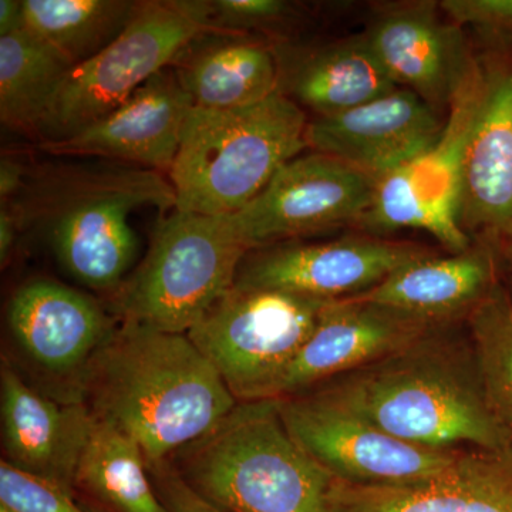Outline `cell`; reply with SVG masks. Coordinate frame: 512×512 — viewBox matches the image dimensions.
Wrapping results in <instances>:
<instances>
[{
	"instance_id": "6da1fadb",
	"label": "cell",
	"mask_w": 512,
	"mask_h": 512,
	"mask_svg": "<svg viewBox=\"0 0 512 512\" xmlns=\"http://www.w3.org/2000/svg\"><path fill=\"white\" fill-rule=\"evenodd\" d=\"M97 420L136 441L148 464L163 463L237 407L187 333L121 323L77 380Z\"/></svg>"
},
{
	"instance_id": "7a4b0ae2",
	"label": "cell",
	"mask_w": 512,
	"mask_h": 512,
	"mask_svg": "<svg viewBox=\"0 0 512 512\" xmlns=\"http://www.w3.org/2000/svg\"><path fill=\"white\" fill-rule=\"evenodd\" d=\"M311 390L416 446L512 447L485 392L466 323L431 330L407 348Z\"/></svg>"
},
{
	"instance_id": "3957f363",
	"label": "cell",
	"mask_w": 512,
	"mask_h": 512,
	"mask_svg": "<svg viewBox=\"0 0 512 512\" xmlns=\"http://www.w3.org/2000/svg\"><path fill=\"white\" fill-rule=\"evenodd\" d=\"M174 470L225 512H329L335 483L293 440L278 399L238 403L218 426L178 451Z\"/></svg>"
},
{
	"instance_id": "277c9868",
	"label": "cell",
	"mask_w": 512,
	"mask_h": 512,
	"mask_svg": "<svg viewBox=\"0 0 512 512\" xmlns=\"http://www.w3.org/2000/svg\"><path fill=\"white\" fill-rule=\"evenodd\" d=\"M308 124V113L281 90L241 109L192 107L168 171L175 210L211 217L241 211L309 150Z\"/></svg>"
},
{
	"instance_id": "5b68a950",
	"label": "cell",
	"mask_w": 512,
	"mask_h": 512,
	"mask_svg": "<svg viewBox=\"0 0 512 512\" xmlns=\"http://www.w3.org/2000/svg\"><path fill=\"white\" fill-rule=\"evenodd\" d=\"M55 177L25 212L42 218L57 259L73 278L92 289L116 291L138 254L128 217L144 205L175 208L170 181L140 167Z\"/></svg>"
},
{
	"instance_id": "8992f818",
	"label": "cell",
	"mask_w": 512,
	"mask_h": 512,
	"mask_svg": "<svg viewBox=\"0 0 512 512\" xmlns=\"http://www.w3.org/2000/svg\"><path fill=\"white\" fill-rule=\"evenodd\" d=\"M249 254L228 215L175 210L158 224L146 258L114 291L121 323L187 333L235 284Z\"/></svg>"
},
{
	"instance_id": "52a82bcc",
	"label": "cell",
	"mask_w": 512,
	"mask_h": 512,
	"mask_svg": "<svg viewBox=\"0 0 512 512\" xmlns=\"http://www.w3.org/2000/svg\"><path fill=\"white\" fill-rule=\"evenodd\" d=\"M212 29L211 2H138L124 32L67 74L37 130L42 143L72 137L109 116Z\"/></svg>"
},
{
	"instance_id": "ba28073f",
	"label": "cell",
	"mask_w": 512,
	"mask_h": 512,
	"mask_svg": "<svg viewBox=\"0 0 512 512\" xmlns=\"http://www.w3.org/2000/svg\"><path fill=\"white\" fill-rule=\"evenodd\" d=\"M329 302L234 285L187 336L238 403L272 400Z\"/></svg>"
},
{
	"instance_id": "9c48e42d",
	"label": "cell",
	"mask_w": 512,
	"mask_h": 512,
	"mask_svg": "<svg viewBox=\"0 0 512 512\" xmlns=\"http://www.w3.org/2000/svg\"><path fill=\"white\" fill-rule=\"evenodd\" d=\"M377 180L328 154H301L247 207L228 215L248 251L343 227H362Z\"/></svg>"
},
{
	"instance_id": "30bf717a",
	"label": "cell",
	"mask_w": 512,
	"mask_h": 512,
	"mask_svg": "<svg viewBox=\"0 0 512 512\" xmlns=\"http://www.w3.org/2000/svg\"><path fill=\"white\" fill-rule=\"evenodd\" d=\"M278 406L293 440L342 483L390 485L424 480L446 470L461 451L397 439L316 390L282 397Z\"/></svg>"
},
{
	"instance_id": "8fae6325",
	"label": "cell",
	"mask_w": 512,
	"mask_h": 512,
	"mask_svg": "<svg viewBox=\"0 0 512 512\" xmlns=\"http://www.w3.org/2000/svg\"><path fill=\"white\" fill-rule=\"evenodd\" d=\"M485 70L478 66L450 109L443 137L429 153L377 181L375 201L363 232L383 237L399 229H423L448 252H463L474 241L457 221L461 161L471 123L483 99Z\"/></svg>"
},
{
	"instance_id": "7c38bea8",
	"label": "cell",
	"mask_w": 512,
	"mask_h": 512,
	"mask_svg": "<svg viewBox=\"0 0 512 512\" xmlns=\"http://www.w3.org/2000/svg\"><path fill=\"white\" fill-rule=\"evenodd\" d=\"M430 252L369 232L312 244L284 242L249 252L234 285L340 301L369 292L399 266Z\"/></svg>"
},
{
	"instance_id": "4fadbf2b",
	"label": "cell",
	"mask_w": 512,
	"mask_h": 512,
	"mask_svg": "<svg viewBox=\"0 0 512 512\" xmlns=\"http://www.w3.org/2000/svg\"><path fill=\"white\" fill-rule=\"evenodd\" d=\"M397 87L433 109H451L478 66L466 33L441 12L440 2H379L363 30Z\"/></svg>"
},
{
	"instance_id": "5bb4252c",
	"label": "cell",
	"mask_w": 512,
	"mask_h": 512,
	"mask_svg": "<svg viewBox=\"0 0 512 512\" xmlns=\"http://www.w3.org/2000/svg\"><path fill=\"white\" fill-rule=\"evenodd\" d=\"M480 56L485 86L464 146L457 221L491 245L512 231V55L507 46Z\"/></svg>"
},
{
	"instance_id": "9a60e30c",
	"label": "cell",
	"mask_w": 512,
	"mask_h": 512,
	"mask_svg": "<svg viewBox=\"0 0 512 512\" xmlns=\"http://www.w3.org/2000/svg\"><path fill=\"white\" fill-rule=\"evenodd\" d=\"M446 123L440 111L399 87L355 109L311 117L306 143L379 181L429 153Z\"/></svg>"
},
{
	"instance_id": "2e32d148",
	"label": "cell",
	"mask_w": 512,
	"mask_h": 512,
	"mask_svg": "<svg viewBox=\"0 0 512 512\" xmlns=\"http://www.w3.org/2000/svg\"><path fill=\"white\" fill-rule=\"evenodd\" d=\"M437 328L441 326L359 298L329 302L279 384L276 399L308 392L375 363Z\"/></svg>"
},
{
	"instance_id": "e0dca14e",
	"label": "cell",
	"mask_w": 512,
	"mask_h": 512,
	"mask_svg": "<svg viewBox=\"0 0 512 512\" xmlns=\"http://www.w3.org/2000/svg\"><path fill=\"white\" fill-rule=\"evenodd\" d=\"M192 107L194 101L175 72L163 70L109 116L40 148L56 156L103 157L158 173L170 171Z\"/></svg>"
},
{
	"instance_id": "ac0fdd59",
	"label": "cell",
	"mask_w": 512,
	"mask_h": 512,
	"mask_svg": "<svg viewBox=\"0 0 512 512\" xmlns=\"http://www.w3.org/2000/svg\"><path fill=\"white\" fill-rule=\"evenodd\" d=\"M329 512H512V447L461 450L446 470L412 483L335 480Z\"/></svg>"
},
{
	"instance_id": "d6986e66",
	"label": "cell",
	"mask_w": 512,
	"mask_h": 512,
	"mask_svg": "<svg viewBox=\"0 0 512 512\" xmlns=\"http://www.w3.org/2000/svg\"><path fill=\"white\" fill-rule=\"evenodd\" d=\"M0 399L6 463L73 491L96 421L89 407L82 400L59 403L36 392L5 357Z\"/></svg>"
},
{
	"instance_id": "ffe728a7",
	"label": "cell",
	"mask_w": 512,
	"mask_h": 512,
	"mask_svg": "<svg viewBox=\"0 0 512 512\" xmlns=\"http://www.w3.org/2000/svg\"><path fill=\"white\" fill-rule=\"evenodd\" d=\"M10 330L25 355L77 380L117 326L92 296L47 279L28 282L9 303Z\"/></svg>"
},
{
	"instance_id": "44dd1931",
	"label": "cell",
	"mask_w": 512,
	"mask_h": 512,
	"mask_svg": "<svg viewBox=\"0 0 512 512\" xmlns=\"http://www.w3.org/2000/svg\"><path fill=\"white\" fill-rule=\"evenodd\" d=\"M500 282L493 248L474 241L463 252H436L406 262L376 288L355 296L446 326L466 323Z\"/></svg>"
},
{
	"instance_id": "7402d4cb",
	"label": "cell",
	"mask_w": 512,
	"mask_h": 512,
	"mask_svg": "<svg viewBox=\"0 0 512 512\" xmlns=\"http://www.w3.org/2000/svg\"><path fill=\"white\" fill-rule=\"evenodd\" d=\"M278 57L279 90L313 116L355 109L399 89L365 33Z\"/></svg>"
},
{
	"instance_id": "603a6c76",
	"label": "cell",
	"mask_w": 512,
	"mask_h": 512,
	"mask_svg": "<svg viewBox=\"0 0 512 512\" xmlns=\"http://www.w3.org/2000/svg\"><path fill=\"white\" fill-rule=\"evenodd\" d=\"M195 107L232 110L261 103L279 90L276 52L254 40L232 39L198 50L175 70Z\"/></svg>"
},
{
	"instance_id": "cb8c5ba5",
	"label": "cell",
	"mask_w": 512,
	"mask_h": 512,
	"mask_svg": "<svg viewBox=\"0 0 512 512\" xmlns=\"http://www.w3.org/2000/svg\"><path fill=\"white\" fill-rule=\"evenodd\" d=\"M73 69L52 46L20 29L0 37V120L37 133L63 80Z\"/></svg>"
},
{
	"instance_id": "d4e9b609",
	"label": "cell",
	"mask_w": 512,
	"mask_h": 512,
	"mask_svg": "<svg viewBox=\"0 0 512 512\" xmlns=\"http://www.w3.org/2000/svg\"><path fill=\"white\" fill-rule=\"evenodd\" d=\"M146 461L136 441L96 419L77 468L76 487L113 512H170L148 480Z\"/></svg>"
},
{
	"instance_id": "484cf974",
	"label": "cell",
	"mask_w": 512,
	"mask_h": 512,
	"mask_svg": "<svg viewBox=\"0 0 512 512\" xmlns=\"http://www.w3.org/2000/svg\"><path fill=\"white\" fill-rule=\"evenodd\" d=\"M23 29L52 46L73 66L99 55L127 28L138 2L22 0Z\"/></svg>"
},
{
	"instance_id": "4316f807",
	"label": "cell",
	"mask_w": 512,
	"mask_h": 512,
	"mask_svg": "<svg viewBox=\"0 0 512 512\" xmlns=\"http://www.w3.org/2000/svg\"><path fill=\"white\" fill-rule=\"evenodd\" d=\"M466 325L488 400L512 440V296L501 282Z\"/></svg>"
},
{
	"instance_id": "83f0119b",
	"label": "cell",
	"mask_w": 512,
	"mask_h": 512,
	"mask_svg": "<svg viewBox=\"0 0 512 512\" xmlns=\"http://www.w3.org/2000/svg\"><path fill=\"white\" fill-rule=\"evenodd\" d=\"M73 491L32 476L5 460L0 464V505L12 512H87L76 504Z\"/></svg>"
},
{
	"instance_id": "f1b7e54d",
	"label": "cell",
	"mask_w": 512,
	"mask_h": 512,
	"mask_svg": "<svg viewBox=\"0 0 512 512\" xmlns=\"http://www.w3.org/2000/svg\"><path fill=\"white\" fill-rule=\"evenodd\" d=\"M212 25L231 32H279L298 18L295 6L284 0H217L211 2Z\"/></svg>"
},
{
	"instance_id": "f546056e",
	"label": "cell",
	"mask_w": 512,
	"mask_h": 512,
	"mask_svg": "<svg viewBox=\"0 0 512 512\" xmlns=\"http://www.w3.org/2000/svg\"><path fill=\"white\" fill-rule=\"evenodd\" d=\"M441 12L460 29H471L490 49L512 40V0H441Z\"/></svg>"
},
{
	"instance_id": "4dcf8cb0",
	"label": "cell",
	"mask_w": 512,
	"mask_h": 512,
	"mask_svg": "<svg viewBox=\"0 0 512 512\" xmlns=\"http://www.w3.org/2000/svg\"><path fill=\"white\" fill-rule=\"evenodd\" d=\"M156 477V488L158 497L161 498L165 507L170 512H225L215 507L207 500L195 493L194 490L185 483L180 474L167 464H150Z\"/></svg>"
},
{
	"instance_id": "1f68e13d",
	"label": "cell",
	"mask_w": 512,
	"mask_h": 512,
	"mask_svg": "<svg viewBox=\"0 0 512 512\" xmlns=\"http://www.w3.org/2000/svg\"><path fill=\"white\" fill-rule=\"evenodd\" d=\"M23 178H25V171L22 165L12 158L3 156L0 161V197L3 201L18 194L23 187Z\"/></svg>"
},
{
	"instance_id": "d6a6232c",
	"label": "cell",
	"mask_w": 512,
	"mask_h": 512,
	"mask_svg": "<svg viewBox=\"0 0 512 512\" xmlns=\"http://www.w3.org/2000/svg\"><path fill=\"white\" fill-rule=\"evenodd\" d=\"M490 247L493 248L495 259H497L501 285L512 296V231L495 241Z\"/></svg>"
},
{
	"instance_id": "836d02e7",
	"label": "cell",
	"mask_w": 512,
	"mask_h": 512,
	"mask_svg": "<svg viewBox=\"0 0 512 512\" xmlns=\"http://www.w3.org/2000/svg\"><path fill=\"white\" fill-rule=\"evenodd\" d=\"M18 227V212L2 207V211H0V259H2V266H5L10 252L15 247Z\"/></svg>"
},
{
	"instance_id": "e575fe53",
	"label": "cell",
	"mask_w": 512,
	"mask_h": 512,
	"mask_svg": "<svg viewBox=\"0 0 512 512\" xmlns=\"http://www.w3.org/2000/svg\"><path fill=\"white\" fill-rule=\"evenodd\" d=\"M23 29V2L2 0L0 2V37L12 35Z\"/></svg>"
},
{
	"instance_id": "d590c367",
	"label": "cell",
	"mask_w": 512,
	"mask_h": 512,
	"mask_svg": "<svg viewBox=\"0 0 512 512\" xmlns=\"http://www.w3.org/2000/svg\"><path fill=\"white\" fill-rule=\"evenodd\" d=\"M0 512H12V511H9L8 508L3 507V505H0Z\"/></svg>"
}]
</instances>
